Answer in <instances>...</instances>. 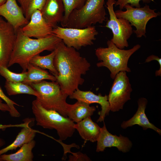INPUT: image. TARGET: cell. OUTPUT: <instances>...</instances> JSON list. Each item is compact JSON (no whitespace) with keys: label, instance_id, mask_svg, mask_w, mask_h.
Wrapping results in <instances>:
<instances>
[{"label":"cell","instance_id":"e575fe53","mask_svg":"<svg viewBox=\"0 0 161 161\" xmlns=\"http://www.w3.org/2000/svg\"><path fill=\"white\" fill-rule=\"evenodd\" d=\"M7 0H0V6L4 4Z\"/></svg>","mask_w":161,"mask_h":161},{"label":"cell","instance_id":"52a82bcc","mask_svg":"<svg viewBox=\"0 0 161 161\" xmlns=\"http://www.w3.org/2000/svg\"><path fill=\"white\" fill-rule=\"evenodd\" d=\"M52 33L60 38L67 47L79 50L93 44L98 32L92 26L83 29L57 26L53 29Z\"/></svg>","mask_w":161,"mask_h":161},{"label":"cell","instance_id":"9a60e30c","mask_svg":"<svg viewBox=\"0 0 161 161\" xmlns=\"http://www.w3.org/2000/svg\"><path fill=\"white\" fill-rule=\"evenodd\" d=\"M4 17L16 31L29 22L25 17L16 0H7L0 6V16Z\"/></svg>","mask_w":161,"mask_h":161},{"label":"cell","instance_id":"cb8c5ba5","mask_svg":"<svg viewBox=\"0 0 161 161\" xmlns=\"http://www.w3.org/2000/svg\"><path fill=\"white\" fill-rule=\"evenodd\" d=\"M55 54L54 49L51 52L46 55L41 56L37 55L32 57L30 60L29 63L45 69L49 70L52 74L54 76L57 75L58 73L54 65V59Z\"/></svg>","mask_w":161,"mask_h":161},{"label":"cell","instance_id":"2e32d148","mask_svg":"<svg viewBox=\"0 0 161 161\" xmlns=\"http://www.w3.org/2000/svg\"><path fill=\"white\" fill-rule=\"evenodd\" d=\"M148 103L147 99L144 97L140 98L138 100V108L134 116L130 119L123 121L121 124V127L125 129L128 127L137 125L141 126L144 130L151 129L161 134V130L153 124L150 123L147 117L145 111Z\"/></svg>","mask_w":161,"mask_h":161},{"label":"cell","instance_id":"e0dca14e","mask_svg":"<svg viewBox=\"0 0 161 161\" xmlns=\"http://www.w3.org/2000/svg\"><path fill=\"white\" fill-rule=\"evenodd\" d=\"M64 11L62 0H46L41 11L44 20L53 28L61 21Z\"/></svg>","mask_w":161,"mask_h":161},{"label":"cell","instance_id":"6da1fadb","mask_svg":"<svg viewBox=\"0 0 161 161\" xmlns=\"http://www.w3.org/2000/svg\"><path fill=\"white\" fill-rule=\"evenodd\" d=\"M55 49L54 65L58 73L54 76L56 81L63 92L69 96L83 84L84 80L81 76L89 70L91 65L76 49L67 47L62 41Z\"/></svg>","mask_w":161,"mask_h":161},{"label":"cell","instance_id":"5bb4252c","mask_svg":"<svg viewBox=\"0 0 161 161\" xmlns=\"http://www.w3.org/2000/svg\"><path fill=\"white\" fill-rule=\"evenodd\" d=\"M69 97L89 105L93 103L100 104L101 110L99 112L100 116L97 120V122H103L106 116L109 114L110 111L108 95H106L103 96L100 93L97 95L90 91H83L78 89L69 96Z\"/></svg>","mask_w":161,"mask_h":161},{"label":"cell","instance_id":"ba28073f","mask_svg":"<svg viewBox=\"0 0 161 161\" xmlns=\"http://www.w3.org/2000/svg\"><path fill=\"white\" fill-rule=\"evenodd\" d=\"M126 10H119L114 11L117 18H123L127 20L132 26L136 28L133 32L137 38L146 37V26L150 20L156 18L160 14L155 12L156 9H151L146 4L143 7H134L129 4L124 7Z\"/></svg>","mask_w":161,"mask_h":161},{"label":"cell","instance_id":"f1b7e54d","mask_svg":"<svg viewBox=\"0 0 161 161\" xmlns=\"http://www.w3.org/2000/svg\"><path fill=\"white\" fill-rule=\"evenodd\" d=\"M141 1L145 3H149L151 1H154V0H117L116 1L115 6H118L121 10L123 9L124 6L127 4H130L132 7L139 8L141 7L140 2Z\"/></svg>","mask_w":161,"mask_h":161},{"label":"cell","instance_id":"7c38bea8","mask_svg":"<svg viewBox=\"0 0 161 161\" xmlns=\"http://www.w3.org/2000/svg\"><path fill=\"white\" fill-rule=\"evenodd\" d=\"M97 141V152L104 151L106 148L115 147L119 151L126 153L129 151L132 146L131 141L127 137L121 134L117 136L110 133L104 122Z\"/></svg>","mask_w":161,"mask_h":161},{"label":"cell","instance_id":"44dd1931","mask_svg":"<svg viewBox=\"0 0 161 161\" xmlns=\"http://www.w3.org/2000/svg\"><path fill=\"white\" fill-rule=\"evenodd\" d=\"M35 141L33 140L25 144L14 153L3 154L0 155L1 161H32L34 158L32 150L35 146Z\"/></svg>","mask_w":161,"mask_h":161},{"label":"cell","instance_id":"4fadbf2b","mask_svg":"<svg viewBox=\"0 0 161 161\" xmlns=\"http://www.w3.org/2000/svg\"><path fill=\"white\" fill-rule=\"evenodd\" d=\"M53 29L45 21L38 10L33 13L28 24L21 28L25 35L36 38H44L52 34Z\"/></svg>","mask_w":161,"mask_h":161},{"label":"cell","instance_id":"1f68e13d","mask_svg":"<svg viewBox=\"0 0 161 161\" xmlns=\"http://www.w3.org/2000/svg\"><path fill=\"white\" fill-rule=\"evenodd\" d=\"M24 123L20 124H9V125H2L0 124V129H4L7 128L13 127H21L22 128L25 126L26 124L27 121L24 120H23Z\"/></svg>","mask_w":161,"mask_h":161},{"label":"cell","instance_id":"8992f818","mask_svg":"<svg viewBox=\"0 0 161 161\" xmlns=\"http://www.w3.org/2000/svg\"><path fill=\"white\" fill-rule=\"evenodd\" d=\"M105 0H86L80 8L73 10L68 18L66 27L83 29L106 19L104 5Z\"/></svg>","mask_w":161,"mask_h":161},{"label":"cell","instance_id":"277c9868","mask_svg":"<svg viewBox=\"0 0 161 161\" xmlns=\"http://www.w3.org/2000/svg\"><path fill=\"white\" fill-rule=\"evenodd\" d=\"M107 44V47H100L95 50V54L100 61L97 64V66L107 68L112 79L120 72H131L128 66V61L131 55L140 48V45L137 44L131 49L124 50L117 47L111 40H108Z\"/></svg>","mask_w":161,"mask_h":161},{"label":"cell","instance_id":"ac0fdd59","mask_svg":"<svg viewBox=\"0 0 161 161\" xmlns=\"http://www.w3.org/2000/svg\"><path fill=\"white\" fill-rule=\"evenodd\" d=\"M74 127L84 140L83 145L88 141L92 142L97 141L101 129V128L92 121L91 116L75 124Z\"/></svg>","mask_w":161,"mask_h":161},{"label":"cell","instance_id":"9c48e42d","mask_svg":"<svg viewBox=\"0 0 161 161\" xmlns=\"http://www.w3.org/2000/svg\"><path fill=\"white\" fill-rule=\"evenodd\" d=\"M116 0H107L106 7L109 15L105 27L110 29L113 34V37L110 40L118 48L123 49L129 46L128 40L130 38L133 30L132 26L126 19L117 18L114 10L113 6Z\"/></svg>","mask_w":161,"mask_h":161},{"label":"cell","instance_id":"7402d4cb","mask_svg":"<svg viewBox=\"0 0 161 161\" xmlns=\"http://www.w3.org/2000/svg\"><path fill=\"white\" fill-rule=\"evenodd\" d=\"M27 71L26 77L22 82L30 85L31 83L48 80L56 81L55 76L47 71L29 63Z\"/></svg>","mask_w":161,"mask_h":161},{"label":"cell","instance_id":"3957f363","mask_svg":"<svg viewBox=\"0 0 161 161\" xmlns=\"http://www.w3.org/2000/svg\"><path fill=\"white\" fill-rule=\"evenodd\" d=\"M32 109L36 125L44 129L55 130L59 141L72 136L75 130V123L68 117L55 110L44 108L36 99L32 102Z\"/></svg>","mask_w":161,"mask_h":161},{"label":"cell","instance_id":"d6986e66","mask_svg":"<svg viewBox=\"0 0 161 161\" xmlns=\"http://www.w3.org/2000/svg\"><path fill=\"white\" fill-rule=\"evenodd\" d=\"M26 126L23 127L14 141L7 147L0 150V155L10 151L15 150L18 147L28 143L34 140L36 133L38 131L31 128L29 126L33 118H27Z\"/></svg>","mask_w":161,"mask_h":161},{"label":"cell","instance_id":"d590c367","mask_svg":"<svg viewBox=\"0 0 161 161\" xmlns=\"http://www.w3.org/2000/svg\"><path fill=\"white\" fill-rule=\"evenodd\" d=\"M0 161H1L0 159Z\"/></svg>","mask_w":161,"mask_h":161},{"label":"cell","instance_id":"4316f807","mask_svg":"<svg viewBox=\"0 0 161 161\" xmlns=\"http://www.w3.org/2000/svg\"><path fill=\"white\" fill-rule=\"evenodd\" d=\"M0 75L6 81L12 82H22L26 77L27 71L16 73L10 70L7 67H0Z\"/></svg>","mask_w":161,"mask_h":161},{"label":"cell","instance_id":"f546056e","mask_svg":"<svg viewBox=\"0 0 161 161\" xmlns=\"http://www.w3.org/2000/svg\"><path fill=\"white\" fill-rule=\"evenodd\" d=\"M72 155L69 156V161H91V159L85 154L80 152L76 153H72Z\"/></svg>","mask_w":161,"mask_h":161},{"label":"cell","instance_id":"ffe728a7","mask_svg":"<svg viewBox=\"0 0 161 161\" xmlns=\"http://www.w3.org/2000/svg\"><path fill=\"white\" fill-rule=\"evenodd\" d=\"M96 108L83 102L78 101L72 104L67 114V117L76 123L92 115Z\"/></svg>","mask_w":161,"mask_h":161},{"label":"cell","instance_id":"83f0119b","mask_svg":"<svg viewBox=\"0 0 161 161\" xmlns=\"http://www.w3.org/2000/svg\"><path fill=\"white\" fill-rule=\"evenodd\" d=\"M0 98L4 100L9 106L10 109L9 114L12 117H18L20 116V113L15 108L14 105L19 106H21L18 104L8 97L4 93L1 87H0Z\"/></svg>","mask_w":161,"mask_h":161},{"label":"cell","instance_id":"836d02e7","mask_svg":"<svg viewBox=\"0 0 161 161\" xmlns=\"http://www.w3.org/2000/svg\"><path fill=\"white\" fill-rule=\"evenodd\" d=\"M5 144L4 141L1 138H0V148L2 146Z\"/></svg>","mask_w":161,"mask_h":161},{"label":"cell","instance_id":"d6a6232c","mask_svg":"<svg viewBox=\"0 0 161 161\" xmlns=\"http://www.w3.org/2000/svg\"><path fill=\"white\" fill-rule=\"evenodd\" d=\"M2 100V99L0 98V110L7 111L10 113V109L9 106L6 103H3Z\"/></svg>","mask_w":161,"mask_h":161},{"label":"cell","instance_id":"603a6c76","mask_svg":"<svg viewBox=\"0 0 161 161\" xmlns=\"http://www.w3.org/2000/svg\"><path fill=\"white\" fill-rule=\"evenodd\" d=\"M7 93L9 96L20 94H27L37 97L38 94L30 85L22 82L6 81L4 85Z\"/></svg>","mask_w":161,"mask_h":161},{"label":"cell","instance_id":"7a4b0ae2","mask_svg":"<svg viewBox=\"0 0 161 161\" xmlns=\"http://www.w3.org/2000/svg\"><path fill=\"white\" fill-rule=\"evenodd\" d=\"M62 40L52 34L44 38L32 39L24 35L21 28L16 31V41L8 68L18 64L22 69L27 71L29 62L35 56L45 50L52 51Z\"/></svg>","mask_w":161,"mask_h":161},{"label":"cell","instance_id":"5b68a950","mask_svg":"<svg viewBox=\"0 0 161 161\" xmlns=\"http://www.w3.org/2000/svg\"><path fill=\"white\" fill-rule=\"evenodd\" d=\"M38 94L36 99L44 108L54 110L62 116L67 117V114L72 104L68 103V96L62 91L56 81H42L30 85Z\"/></svg>","mask_w":161,"mask_h":161},{"label":"cell","instance_id":"d4e9b609","mask_svg":"<svg viewBox=\"0 0 161 161\" xmlns=\"http://www.w3.org/2000/svg\"><path fill=\"white\" fill-rule=\"evenodd\" d=\"M20 5L23 14L29 21L33 13L37 10L40 11L46 0H17Z\"/></svg>","mask_w":161,"mask_h":161},{"label":"cell","instance_id":"4dcf8cb0","mask_svg":"<svg viewBox=\"0 0 161 161\" xmlns=\"http://www.w3.org/2000/svg\"><path fill=\"white\" fill-rule=\"evenodd\" d=\"M153 60H156L157 61L159 64L160 68L159 69L155 72V75L157 76H161V59L158 56L154 55H151L148 57L145 60V62H149Z\"/></svg>","mask_w":161,"mask_h":161},{"label":"cell","instance_id":"484cf974","mask_svg":"<svg viewBox=\"0 0 161 161\" xmlns=\"http://www.w3.org/2000/svg\"><path fill=\"white\" fill-rule=\"evenodd\" d=\"M86 0H62L64 11L62 21L60 22L62 27H66L69 15L75 9L81 8Z\"/></svg>","mask_w":161,"mask_h":161},{"label":"cell","instance_id":"8fae6325","mask_svg":"<svg viewBox=\"0 0 161 161\" xmlns=\"http://www.w3.org/2000/svg\"><path fill=\"white\" fill-rule=\"evenodd\" d=\"M16 36L13 26L0 16V67L8 68Z\"/></svg>","mask_w":161,"mask_h":161},{"label":"cell","instance_id":"30bf717a","mask_svg":"<svg viewBox=\"0 0 161 161\" xmlns=\"http://www.w3.org/2000/svg\"><path fill=\"white\" fill-rule=\"evenodd\" d=\"M114 79L108 100L110 111L115 112L123 109L125 103L131 99L132 90L126 72H120Z\"/></svg>","mask_w":161,"mask_h":161}]
</instances>
